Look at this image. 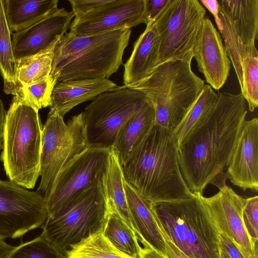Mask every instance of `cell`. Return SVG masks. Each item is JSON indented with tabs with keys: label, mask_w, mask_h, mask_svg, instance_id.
I'll return each instance as SVG.
<instances>
[{
	"label": "cell",
	"mask_w": 258,
	"mask_h": 258,
	"mask_svg": "<svg viewBox=\"0 0 258 258\" xmlns=\"http://www.w3.org/2000/svg\"><path fill=\"white\" fill-rule=\"evenodd\" d=\"M247 113L240 93L221 92L206 119L178 148L182 177L193 194L226 181L224 171Z\"/></svg>",
	"instance_id": "1"
},
{
	"label": "cell",
	"mask_w": 258,
	"mask_h": 258,
	"mask_svg": "<svg viewBox=\"0 0 258 258\" xmlns=\"http://www.w3.org/2000/svg\"><path fill=\"white\" fill-rule=\"evenodd\" d=\"M124 179L152 203L192 197L181 173L173 131L155 124L122 166Z\"/></svg>",
	"instance_id": "2"
},
{
	"label": "cell",
	"mask_w": 258,
	"mask_h": 258,
	"mask_svg": "<svg viewBox=\"0 0 258 258\" xmlns=\"http://www.w3.org/2000/svg\"><path fill=\"white\" fill-rule=\"evenodd\" d=\"M131 29L79 35L66 33L54 49L50 75L57 82L108 79L122 64Z\"/></svg>",
	"instance_id": "3"
},
{
	"label": "cell",
	"mask_w": 258,
	"mask_h": 258,
	"mask_svg": "<svg viewBox=\"0 0 258 258\" xmlns=\"http://www.w3.org/2000/svg\"><path fill=\"white\" fill-rule=\"evenodd\" d=\"M38 110L14 96L4 128L1 160L9 180L26 189L40 176L42 126Z\"/></svg>",
	"instance_id": "4"
},
{
	"label": "cell",
	"mask_w": 258,
	"mask_h": 258,
	"mask_svg": "<svg viewBox=\"0 0 258 258\" xmlns=\"http://www.w3.org/2000/svg\"><path fill=\"white\" fill-rule=\"evenodd\" d=\"M163 237L189 258H220L219 232L198 197L152 203Z\"/></svg>",
	"instance_id": "5"
},
{
	"label": "cell",
	"mask_w": 258,
	"mask_h": 258,
	"mask_svg": "<svg viewBox=\"0 0 258 258\" xmlns=\"http://www.w3.org/2000/svg\"><path fill=\"white\" fill-rule=\"evenodd\" d=\"M204 85L190 62L170 60L157 66L140 82L123 86L144 94L153 106L155 124L173 131Z\"/></svg>",
	"instance_id": "6"
},
{
	"label": "cell",
	"mask_w": 258,
	"mask_h": 258,
	"mask_svg": "<svg viewBox=\"0 0 258 258\" xmlns=\"http://www.w3.org/2000/svg\"><path fill=\"white\" fill-rule=\"evenodd\" d=\"M109 213L100 181L77 193L48 216L41 235L66 255L72 246L102 231Z\"/></svg>",
	"instance_id": "7"
},
{
	"label": "cell",
	"mask_w": 258,
	"mask_h": 258,
	"mask_svg": "<svg viewBox=\"0 0 258 258\" xmlns=\"http://www.w3.org/2000/svg\"><path fill=\"white\" fill-rule=\"evenodd\" d=\"M89 146L83 113L63 117L49 111L42 127L41 181L37 191L46 199L60 171Z\"/></svg>",
	"instance_id": "8"
},
{
	"label": "cell",
	"mask_w": 258,
	"mask_h": 258,
	"mask_svg": "<svg viewBox=\"0 0 258 258\" xmlns=\"http://www.w3.org/2000/svg\"><path fill=\"white\" fill-rule=\"evenodd\" d=\"M206 11L198 0H169L154 21L160 45L157 66L170 60L191 62Z\"/></svg>",
	"instance_id": "9"
},
{
	"label": "cell",
	"mask_w": 258,
	"mask_h": 258,
	"mask_svg": "<svg viewBox=\"0 0 258 258\" xmlns=\"http://www.w3.org/2000/svg\"><path fill=\"white\" fill-rule=\"evenodd\" d=\"M148 100L123 85L98 95L83 112L88 145L112 148L122 125Z\"/></svg>",
	"instance_id": "10"
},
{
	"label": "cell",
	"mask_w": 258,
	"mask_h": 258,
	"mask_svg": "<svg viewBox=\"0 0 258 258\" xmlns=\"http://www.w3.org/2000/svg\"><path fill=\"white\" fill-rule=\"evenodd\" d=\"M222 28L219 31L239 85L250 62L258 57V0H218Z\"/></svg>",
	"instance_id": "11"
},
{
	"label": "cell",
	"mask_w": 258,
	"mask_h": 258,
	"mask_svg": "<svg viewBox=\"0 0 258 258\" xmlns=\"http://www.w3.org/2000/svg\"><path fill=\"white\" fill-rule=\"evenodd\" d=\"M48 217L44 197L0 179V238L16 239L41 227Z\"/></svg>",
	"instance_id": "12"
},
{
	"label": "cell",
	"mask_w": 258,
	"mask_h": 258,
	"mask_svg": "<svg viewBox=\"0 0 258 258\" xmlns=\"http://www.w3.org/2000/svg\"><path fill=\"white\" fill-rule=\"evenodd\" d=\"M111 149L89 146L60 171L45 199L48 216L55 213L77 193L101 181Z\"/></svg>",
	"instance_id": "13"
},
{
	"label": "cell",
	"mask_w": 258,
	"mask_h": 258,
	"mask_svg": "<svg viewBox=\"0 0 258 258\" xmlns=\"http://www.w3.org/2000/svg\"><path fill=\"white\" fill-rule=\"evenodd\" d=\"M218 187L219 191L210 197L194 195L205 207L219 233L226 235L245 258H257V246H253L243 223L246 199L236 194L226 182Z\"/></svg>",
	"instance_id": "14"
},
{
	"label": "cell",
	"mask_w": 258,
	"mask_h": 258,
	"mask_svg": "<svg viewBox=\"0 0 258 258\" xmlns=\"http://www.w3.org/2000/svg\"><path fill=\"white\" fill-rule=\"evenodd\" d=\"M148 23L145 0H111L97 10L75 16L70 32L89 35Z\"/></svg>",
	"instance_id": "15"
},
{
	"label": "cell",
	"mask_w": 258,
	"mask_h": 258,
	"mask_svg": "<svg viewBox=\"0 0 258 258\" xmlns=\"http://www.w3.org/2000/svg\"><path fill=\"white\" fill-rule=\"evenodd\" d=\"M243 191H258V119L244 121L225 172Z\"/></svg>",
	"instance_id": "16"
},
{
	"label": "cell",
	"mask_w": 258,
	"mask_h": 258,
	"mask_svg": "<svg viewBox=\"0 0 258 258\" xmlns=\"http://www.w3.org/2000/svg\"><path fill=\"white\" fill-rule=\"evenodd\" d=\"M198 70L207 83L219 90L226 83L231 69L219 32L208 18L203 23L194 50Z\"/></svg>",
	"instance_id": "17"
},
{
	"label": "cell",
	"mask_w": 258,
	"mask_h": 258,
	"mask_svg": "<svg viewBox=\"0 0 258 258\" xmlns=\"http://www.w3.org/2000/svg\"><path fill=\"white\" fill-rule=\"evenodd\" d=\"M74 17L72 11L61 8L27 29L12 33V48L16 61L49 48L67 33Z\"/></svg>",
	"instance_id": "18"
},
{
	"label": "cell",
	"mask_w": 258,
	"mask_h": 258,
	"mask_svg": "<svg viewBox=\"0 0 258 258\" xmlns=\"http://www.w3.org/2000/svg\"><path fill=\"white\" fill-rule=\"evenodd\" d=\"M124 188L132 226L139 241L165 256V244L154 218L152 202L124 179Z\"/></svg>",
	"instance_id": "19"
},
{
	"label": "cell",
	"mask_w": 258,
	"mask_h": 258,
	"mask_svg": "<svg viewBox=\"0 0 258 258\" xmlns=\"http://www.w3.org/2000/svg\"><path fill=\"white\" fill-rule=\"evenodd\" d=\"M109 79H93L59 82L54 87L50 111L63 117L75 106L92 100L99 94L116 88Z\"/></svg>",
	"instance_id": "20"
},
{
	"label": "cell",
	"mask_w": 258,
	"mask_h": 258,
	"mask_svg": "<svg viewBox=\"0 0 258 258\" xmlns=\"http://www.w3.org/2000/svg\"><path fill=\"white\" fill-rule=\"evenodd\" d=\"M159 45V36L154 22L148 23L135 42L132 53L124 64V86L140 82L157 66Z\"/></svg>",
	"instance_id": "21"
},
{
	"label": "cell",
	"mask_w": 258,
	"mask_h": 258,
	"mask_svg": "<svg viewBox=\"0 0 258 258\" xmlns=\"http://www.w3.org/2000/svg\"><path fill=\"white\" fill-rule=\"evenodd\" d=\"M155 124L154 109L149 99L122 125L112 148L117 153L121 166L131 158Z\"/></svg>",
	"instance_id": "22"
},
{
	"label": "cell",
	"mask_w": 258,
	"mask_h": 258,
	"mask_svg": "<svg viewBox=\"0 0 258 258\" xmlns=\"http://www.w3.org/2000/svg\"><path fill=\"white\" fill-rule=\"evenodd\" d=\"M11 33L27 29L59 10L57 0H2Z\"/></svg>",
	"instance_id": "23"
},
{
	"label": "cell",
	"mask_w": 258,
	"mask_h": 258,
	"mask_svg": "<svg viewBox=\"0 0 258 258\" xmlns=\"http://www.w3.org/2000/svg\"><path fill=\"white\" fill-rule=\"evenodd\" d=\"M123 181L121 165L117 153L111 148L101 180L103 192L109 212L117 213L134 231L127 207Z\"/></svg>",
	"instance_id": "24"
},
{
	"label": "cell",
	"mask_w": 258,
	"mask_h": 258,
	"mask_svg": "<svg viewBox=\"0 0 258 258\" xmlns=\"http://www.w3.org/2000/svg\"><path fill=\"white\" fill-rule=\"evenodd\" d=\"M218 98V94L209 85L205 84L182 120L173 131L178 148L206 119L215 107Z\"/></svg>",
	"instance_id": "25"
},
{
	"label": "cell",
	"mask_w": 258,
	"mask_h": 258,
	"mask_svg": "<svg viewBox=\"0 0 258 258\" xmlns=\"http://www.w3.org/2000/svg\"><path fill=\"white\" fill-rule=\"evenodd\" d=\"M102 233L120 252L131 258H140L138 236L117 213L109 212Z\"/></svg>",
	"instance_id": "26"
},
{
	"label": "cell",
	"mask_w": 258,
	"mask_h": 258,
	"mask_svg": "<svg viewBox=\"0 0 258 258\" xmlns=\"http://www.w3.org/2000/svg\"><path fill=\"white\" fill-rule=\"evenodd\" d=\"M11 34L2 0H0V73L5 92L16 96L19 94L20 87L16 79L17 62L13 54Z\"/></svg>",
	"instance_id": "27"
},
{
	"label": "cell",
	"mask_w": 258,
	"mask_h": 258,
	"mask_svg": "<svg viewBox=\"0 0 258 258\" xmlns=\"http://www.w3.org/2000/svg\"><path fill=\"white\" fill-rule=\"evenodd\" d=\"M57 42L36 54L16 61V79L20 91L23 86L38 82L49 76Z\"/></svg>",
	"instance_id": "28"
},
{
	"label": "cell",
	"mask_w": 258,
	"mask_h": 258,
	"mask_svg": "<svg viewBox=\"0 0 258 258\" xmlns=\"http://www.w3.org/2000/svg\"><path fill=\"white\" fill-rule=\"evenodd\" d=\"M67 258H131L115 248L102 231L93 234L68 250Z\"/></svg>",
	"instance_id": "29"
},
{
	"label": "cell",
	"mask_w": 258,
	"mask_h": 258,
	"mask_svg": "<svg viewBox=\"0 0 258 258\" xmlns=\"http://www.w3.org/2000/svg\"><path fill=\"white\" fill-rule=\"evenodd\" d=\"M57 83V79L50 74L46 79L22 87L18 95L38 110L50 107L52 92Z\"/></svg>",
	"instance_id": "30"
},
{
	"label": "cell",
	"mask_w": 258,
	"mask_h": 258,
	"mask_svg": "<svg viewBox=\"0 0 258 258\" xmlns=\"http://www.w3.org/2000/svg\"><path fill=\"white\" fill-rule=\"evenodd\" d=\"M6 258H67L41 235L33 239L22 243Z\"/></svg>",
	"instance_id": "31"
},
{
	"label": "cell",
	"mask_w": 258,
	"mask_h": 258,
	"mask_svg": "<svg viewBox=\"0 0 258 258\" xmlns=\"http://www.w3.org/2000/svg\"><path fill=\"white\" fill-rule=\"evenodd\" d=\"M242 220L246 231L254 247L257 246L258 197L246 198L242 211Z\"/></svg>",
	"instance_id": "32"
},
{
	"label": "cell",
	"mask_w": 258,
	"mask_h": 258,
	"mask_svg": "<svg viewBox=\"0 0 258 258\" xmlns=\"http://www.w3.org/2000/svg\"><path fill=\"white\" fill-rule=\"evenodd\" d=\"M75 16L85 14L97 10L111 0H69Z\"/></svg>",
	"instance_id": "33"
},
{
	"label": "cell",
	"mask_w": 258,
	"mask_h": 258,
	"mask_svg": "<svg viewBox=\"0 0 258 258\" xmlns=\"http://www.w3.org/2000/svg\"><path fill=\"white\" fill-rule=\"evenodd\" d=\"M168 1L169 0H145V13L148 23L155 20Z\"/></svg>",
	"instance_id": "34"
},
{
	"label": "cell",
	"mask_w": 258,
	"mask_h": 258,
	"mask_svg": "<svg viewBox=\"0 0 258 258\" xmlns=\"http://www.w3.org/2000/svg\"><path fill=\"white\" fill-rule=\"evenodd\" d=\"M219 240L220 248L230 258H245L240 250L226 235L220 233Z\"/></svg>",
	"instance_id": "35"
},
{
	"label": "cell",
	"mask_w": 258,
	"mask_h": 258,
	"mask_svg": "<svg viewBox=\"0 0 258 258\" xmlns=\"http://www.w3.org/2000/svg\"><path fill=\"white\" fill-rule=\"evenodd\" d=\"M203 6H204L214 17L219 31L221 30L222 25L219 17V3L217 0H201L200 1Z\"/></svg>",
	"instance_id": "36"
},
{
	"label": "cell",
	"mask_w": 258,
	"mask_h": 258,
	"mask_svg": "<svg viewBox=\"0 0 258 258\" xmlns=\"http://www.w3.org/2000/svg\"><path fill=\"white\" fill-rule=\"evenodd\" d=\"M163 238L165 244V258H189L170 241L164 237Z\"/></svg>",
	"instance_id": "37"
},
{
	"label": "cell",
	"mask_w": 258,
	"mask_h": 258,
	"mask_svg": "<svg viewBox=\"0 0 258 258\" xmlns=\"http://www.w3.org/2000/svg\"><path fill=\"white\" fill-rule=\"evenodd\" d=\"M143 247L140 250V258H165L162 254L151 247L145 241H141Z\"/></svg>",
	"instance_id": "38"
},
{
	"label": "cell",
	"mask_w": 258,
	"mask_h": 258,
	"mask_svg": "<svg viewBox=\"0 0 258 258\" xmlns=\"http://www.w3.org/2000/svg\"><path fill=\"white\" fill-rule=\"evenodd\" d=\"M7 111L0 98V150L2 149Z\"/></svg>",
	"instance_id": "39"
},
{
	"label": "cell",
	"mask_w": 258,
	"mask_h": 258,
	"mask_svg": "<svg viewBox=\"0 0 258 258\" xmlns=\"http://www.w3.org/2000/svg\"><path fill=\"white\" fill-rule=\"evenodd\" d=\"M15 246L7 243L5 239L0 238V258H6Z\"/></svg>",
	"instance_id": "40"
},
{
	"label": "cell",
	"mask_w": 258,
	"mask_h": 258,
	"mask_svg": "<svg viewBox=\"0 0 258 258\" xmlns=\"http://www.w3.org/2000/svg\"><path fill=\"white\" fill-rule=\"evenodd\" d=\"M221 249V248H220ZM220 258H230L229 256L224 250L221 249Z\"/></svg>",
	"instance_id": "41"
}]
</instances>
